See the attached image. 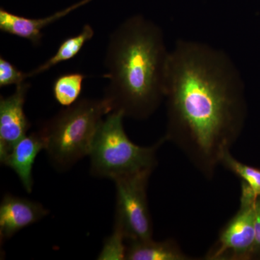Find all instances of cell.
I'll return each mask as SVG.
<instances>
[{
  "label": "cell",
  "instance_id": "obj_1",
  "mask_svg": "<svg viewBox=\"0 0 260 260\" xmlns=\"http://www.w3.org/2000/svg\"><path fill=\"white\" fill-rule=\"evenodd\" d=\"M164 102V139L211 180L245 123L244 82L237 65L222 49L179 39L169 54Z\"/></svg>",
  "mask_w": 260,
  "mask_h": 260
},
{
  "label": "cell",
  "instance_id": "obj_2",
  "mask_svg": "<svg viewBox=\"0 0 260 260\" xmlns=\"http://www.w3.org/2000/svg\"><path fill=\"white\" fill-rule=\"evenodd\" d=\"M169 50L160 25L141 15L126 19L109 36L104 98L112 112L145 120L165 99Z\"/></svg>",
  "mask_w": 260,
  "mask_h": 260
},
{
  "label": "cell",
  "instance_id": "obj_3",
  "mask_svg": "<svg viewBox=\"0 0 260 260\" xmlns=\"http://www.w3.org/2000/svg\"><path fill=\"white\" fill-rule=\"evenodd\" d=\"M111 112L112 107L104 97L82 99L46 121L39 131L52 165L66 171L89 155L99 126Z\"/></svg>",
  "mask_w": 260,
  "mask_h": 260
},
{
  "label": "cell",
  "instance_id": "obj_4",
  "mask_svg": "<svg viewBox=\"0 0 260 260\" xmlns=\"http://www.w3.org/2000/svg\"><path fill=\"white\" fill-rule=\"evenodd\" d=\"M124 118L121 112H111L99 126L89 153L94 177L115 181L156 167L157 152L167 141L162 137L152 146L135 144L126 134Z\"/></svg>",
  "mask_w": 260,
  "mask_h": 260
},
{
  "label": "cell",
  "instance_id": "obj_5",
  "mask_svg": "<svg viewBox=\"0 0 260 260\" xmlns=\"http://www.w3.org/2000/svg\"><path fill=\"white\" fill-rule=\"evenodd\" d=\"M153 170H145L116 179L115 219L125 233L127 242L153 239L149 210L148 184Z\"/></svg>",
  "mask_w": 260,
  "mask_h": 260
},
{
  "label": "cell",
  "instance_id": "obj_6",
  "mask_svg": "<svg viewBox=\"0 0 260 260\" xmlns=\"http://www.w3.org/2000/svg\"><path fill=\"white\" fill-rule=\"evenodd\" d=\"M256 198L242 182L240 208L222 229L218 240L208 251L209 260H246L253 258L254 242V211Z\"/></svg>",
  "mask_w": 260,
  "mask_h": 260
},
{
  "label": "cell",
  "instance_id": "obj_7",
  "mask_svg": "<svg viewBox=\"0 0 260 260\" xmlns=\"http://www.w3.org/2000/svg\"><path fill=\"white\" fill-rule=\"evenodd\" d=\"M30 84L25 83L16 86L14 93L0 99V161L10 153L14 145L30 129L24 105Z\"/></svg>",
  "mask_w": 260,
  "mask_h": 260
},
{
  "label": "cell",
  "instance_id": "obj_8",
  "mask_svg": "<svg viewBox=\"0 0 260 260\" xmlns=\"http://www.w3.org/2000/svg\"><path fill=\"white\" fill-rule=\"evenodd\" d=\"M49 214L37 202L5 194L0 204V240H8L22 229L37 223Z\"/></svg>",
  "mask_w": 260,
  "mask_h": 260
},
{
  "label": "cell",
  "instance_id": "obj_9",
  "mask_svg": "<svg viewBox=\"0 0 260 260\" xmlns=\"http://www.w3.org/2000/svg\"><path fill=\"white\" fill-rule=\"evenodd\" d=\"M95 0H80L64 9L43 18H29L0 9V30L5 34L28 40L38 46L42 42L43 30L51 24Z\"/></svg>",
  "mask_w": 260,
  "mask_h": 260
},
{
  "label": "cell",
  "instance_id": "obj_10",
  "mask_svg": "<svg viewBox=\"0 0 260 260\" xmlns=\"http://www.w3.org/2000/svg\"><path fill=\"white\" fill-rule=\"evenodd\" d=\"M46 141L41 132L26 135L14 145L6 158L1 162L18 176L24 189L28 193L34 187L32 168L40 152L45 150Z\"/></svg>",
  "mask_w": 260,
  "mask_h": 260
},
{
  "label": "cell",
  "instance_id": "obj_11",
  "mask_svg": "<svg viewBox=\"0 0 260 260\" xmlns=\"http://www.w3.org/2000/svg\"><path fill=\"white\" fill-rule=\"evenodd\" d=\"M127 260H189L177 242L173 239L162 242L151 240L127 242Z\"/></svg>",
  "mask_w": 260,
  "mask_h": 260
},
{
  "label": "cell",
  "instance_id": "obj_12",
  "mask_svg": "<svg viewBox=\"0 0 260 260\" xmlns=\"http://www.w3.org/2000/svg\"><path fill=\"white\" fill-rule=\"evenodd\" d=\"M93 36L94 30L91 25L89 24L84 25L81 31L78 35L65 39L58 48L55 54L47 61L39 65L36 69L28 72V78L42 74L53 67L73 59L79 54L85 44L93 39Z\"/></svg>",
  "mask_w": 260,
  "mask_h": 260
},
{
  "label": "cell",
  "instance_id": "obj_13",
  "mask_svg": "<svg viewBox=\"0 0 260 260\" xmlns=\"http://www.w3.org/2000/svg\"><path fill=\"white\" fill-rule=\"evenodd\" d=\"M85 75L80 73H67L58 77L53 85V95L58 104L70 107L78 102L83 89Z\"/></svg>",
  "mask_w": 260,
  "mask_h": 260
},
{
  "label": "cell",
  "instance_id": "obj_14",
  "mask_svg": "<svg viewBox=\"0 0 260 260\" xmlns=\"http://www.w3.org/2000/svg\"><path fill=\"white\" fill-rule=\"evenodd\" d=\"M220 165L240 178L242 182L250 188L256 198L260 196V169L239 161L232 156L230 151L222 156Z\"/></svg>",
  "mask_w": 260,
  "mask_h": 260
},
{
  "label": "cell",
  "instance_id": "obj_15",
  "mask_svg": "<svg viewBox=\"0 0 260 260\" xmlns=\"http://www.w3.org/2000/svg\"><path fill=\"white\" fill-rule=\"evenodd\" d=\"M125 233L120 224L114 220L113 232L104 241L102 251L98 256L99 260L126 259L128 244Z\"/></svg>",
  "mask_w": 260,
  "mask_h": 260
},
{
  "label": "cell",
  "instance_id": "obj_16",
  "mask_svg": "<svg viewBox=\"0 0 260 260\" xmlns=\"http://www.w3.org/2000/svg\"><path fill=\"white\" fill-rule=\"evenodd\" d=\"M28 73H24L15 65L7 60L3 56L0 57V87L18 85L25 83L28 79Z\"/></svg>",
  "mask_w": 260,
  "mask_h": 260
},
{
  "label": "cell",
  "instance_id": "obj_17",
  "mask_svg": "<svg viewBox=\"0 0 260 260\" xmlns=\"http://www.w3.org/2000/svg\"><path fill=\"white\" fill-rule=\"evenodd\" d=\"M254 254L253 258L260 256V196L256 198L255 211H254Z\"/></svg>",
  "mask_w": 260,
  "mask_h": 260
}]
</instances>
